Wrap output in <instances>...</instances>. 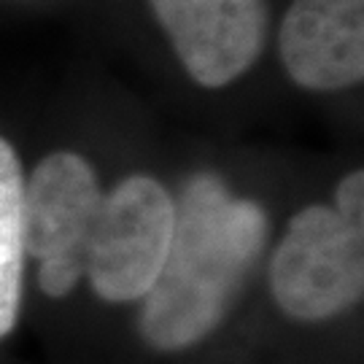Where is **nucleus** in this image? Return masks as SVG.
<instances>
[{
	"mask_svg": "<svg viewBox=\"0 0 364 364\" xmlns=\"http://www.w3.org/2000/svg\"><path fill=\"white\" fill-rule=\"evenodd\" d=\"M270 240L259 203L235 197L219 176L197 173L173 197V237L146 291L141 335L156 351H183L227 318Z\"/></svg>",
	"mask_w": 364,
	"mask_h": 364,
	"instance_id": "1",
	"label": "nucleus"
},
{
	"mask_svg": "<svg viewBox=\"0 0 364 364\" xmlns=\"http://www.w3.org/2000/svg\"><path fill=\"white\" fill-rule=\"evenodd\" d=\"M173 237V195L135 173L103 192L81 257V275L105 302H135L154 287Z\"/></svg>",
	"mask_w": 364,
	"mask_h": 364,
	"instance_id": "2",
	"label": "nucleus"
},
{
	"mask_svg": "<svg viewBox=\"0 0 364 364\" xmlns=\"http://www.w3.org/2000/svg\"><path fill=\"white\" fill-rule=\"evenodd\" d=\"M270 289L278 308L299 321L353 308L364 294V224L332 205L302 208L270 257Z\"/></svg>",
	"mask_w": 364,
	"mask_h": 364,
	"instance_id": "3",
	"label": "nucleus"
},
{
	"mask_svg": "<svg viewBox=\"0 0 364 364\" xmlns=\"http://www.w3.org/2000/svg\"><path fill=\"white\" fill-rule=\"evenodd\" d=\"M103 189L92 165L73 151L43 156L25 178L22 230L25 254L38 262V287L65 297L81 275V257Z\"/></svg>",
	"mask_w": 364,
	"mask_h": 364,
	"instance_id": "4",
	"label": "nucleus"
},
{
	"mask_svg": "<svg viewBox=\"0 0 364 364\" xmlns=\"http://www.w3.org/2000/svg\"><path fill=\"white\" fill-rule=\"evenodd\" d=\"M186 73L221 90L248 73L264 52L267 0H149Z\"/></svg>",
	"mask_w": 364,
	"mask_h": 364,
	"instance_id": "5",
	"label": "nucleus"
},
{
	"mask_svg": "<svg viewBox=\"0 0 364 364\" xmlns=\"http://www.w3.org/2000/svg\"><path fill=\"white\" fill-rule=\"evenodd\" d=\"M278 52L302 90H351L364 78V0H291Z\"/></svg>",
	"mask_w": 364,
	"mask_h": 364,
	"instance_id": "6",
	"label": "nucleus"
},
{
	"mask_svg": "<svg viewBox=\"0 0 364 364\" xmlns=\"http://www.w3.org/2000/svg\"><path fill=\"white\" fill-rule=\"evenodd\" d=\"M25 170L14 146L0 138V338L16 324L25 287V230H22Z\"/></svg>",
	"mask_w": 364,
	"mask_h": 364,
	"instance_id": "7",
	"label": "nucleus"
},
{
	"mask_svg": "<svg viewBox=\"0 0 364 364\" xmlns=\"http://www.w3.org/2000/svg\"><path fill=\"white\" fill-rule=\"evenodd\" d=\"M332 208L338 210L346 221L364 224V173L353 170L348 173L335 189V203Z\"/></svg>",
	"mask_w": 364,
	"mask_h": 364,
	"instance_id": "8",
	"label": "nucleus"
}]
</instances>
